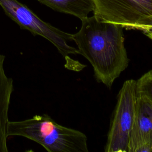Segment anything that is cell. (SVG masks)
<instances>
[{"instance_id":"obj_1","label":"cell","mask_w":152,"mask_h":152,"mask_svg":"<svg viewBox=\"0 0 152 152\" xmlns=\"http://www.w3.org/2000/svg\"><path fill=\"white\" fill-rule=\"evenodd\" d=\"M123 30L121 25L102 21L93 15L81 20L80 30L72 34L79 54L93 66L96 80L108 88L128 66Z\"/></svg>"},{"instance_id":"obj_2","label":"cell","mask_w":152,"mask_h":152,"mask_svg":"<svg viewBox=\"0 0 152 152\" xmlns=\"http://www.w3.org/2000/svg\"><path fill=\"white\" fill-rule=\"evenodd\" d=\"M6 135L31 140L49 152H88L87 138L82 132L56 123L47 114L22 121H8Z\"/></svg>"},{"instance_id":"obj_3","label":"cell","mask_w":152,"mask_h":152,"mask_svg":"<svg viewBox=\"0 0 152 152\" xmlns=\"http://www.w3.org/2000/svg\"><path fill=\"white\" fill-rule=\"evenodd\" d=\"M0 6L5 13L22 29L40 36L52 43L66 61L65 67L76 70L81 64L71 59L69 55L79 54L77 49L68 45L72 41V34L66 33L45 22L33 11L17 0H0Z\"/></svg>"},{"instance_id":"obj_4","label":"cell","mask_w":152,"mask_h":152,"mask_svg":"<svg viewBox=\"0 0 152 152\" xmlns=\"http://www.w3.org/2000/svg\"><path fill=\"white\" fill-rule=\"evenodd\" d=\"M136 80H126L120 89L107 134L106 152H128L130 136L135 119Z\"/></svg>"},{"instance_id":"obj_5","label":"cell","mask_w":152,"mask_h":152,"mask_svg":"<svg viewBox=\"0 0 152 152\" xmlns=\"http://www.w3.org/2000/svg\"><path fill=\"white\" fill-rule=\"evenodd\" d=\"M94 15L102 21L135 29L152 16V0H92Z\"/></svg>"},{"instance_id":"obj_6","label":"cell","mask_w":152,"mask_h":152,"mask_svg":"<svg viewBox=\"0 0 152 152\" xmlns=\"http://www.w3.org/2000/svg\"><path fill=\"white\" fill-rule=\"evenodd\" d=\"M128 152H152V103L142 96H137Z\"/></svg>"},{"instance_id":"obj_7","label":"cell","mask_w":152,"mask_h":152,"mask_svg":"<svg viewBox=\"0 0 152 152\" xmlns=\"http://www.w3.org/2000/svg\"><path fill=\"white\" fill-rule=\"evenodd\" d=\"M5 59V55L0 54V152L8 151L6 129L9 121L10 99L14 89L13 80L7 75L4 69Z\"/></svg>"},{"instance_id":"obj_8","label":"cell","mask_w":152,"mask_h":152,"mask_svg":"<svg viewBox=\"0 0 152 152\" xmlns=\"http://www.w3.org/2000/svg\"><path fill=\"white\" fill-rule=\"evenodd\" d=\"M56 11L74 15L81 20L93 12L92 0H37Z\"/></svg>"},{"instance_id":"obj_9","label":"cell","mask_w":152,"mask_h":152,"mask_svg":"<svg viewBox=\"0 0 152 152\" xmlns=\"http://www.w3.org/2000/svg\"><path fill=\"white\" fill-rule=\"evenodd\" d=\"M137 96H142L152 103V69L144 74L136 80Z\"/></svg>"}]
</instances>
